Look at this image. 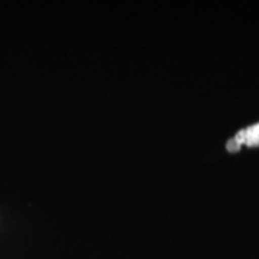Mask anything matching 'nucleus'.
<instances>
[{
  "mask_svg": "<svg viewBox=\"0 0 259 259\" xmlns=\"http://www.w3.org/2000/svg\"><path fill=\"white\" fill-rule=\"evenodd\" d=\"M242 146L248 147H258L259 146V122L241 130L235 134V137L228 140L226 150L231 153H236L241 150Z\"/></svg>",
  "mask_w": 259,
  "mask_h": 259,
  "instance_id": "nucleus-1",
  "label": "nucleus"
}]
</instances>
